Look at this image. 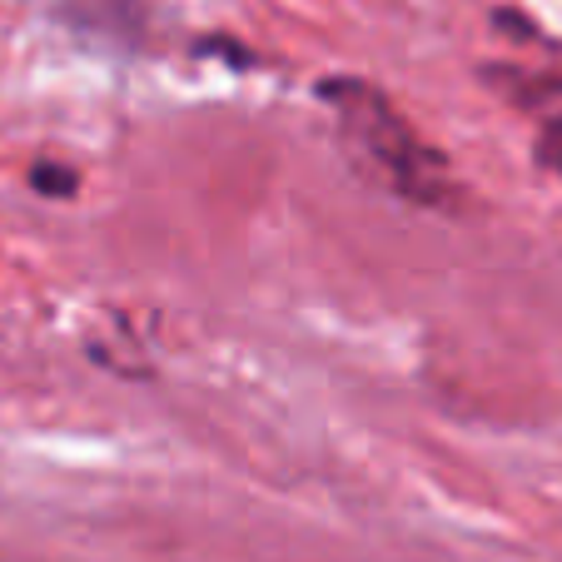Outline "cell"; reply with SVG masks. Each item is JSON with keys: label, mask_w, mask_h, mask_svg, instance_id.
I'll return each mask as SVG.
<instances>
[{"label": "cell", "mask_w": 562, "mask_h": 562, "mask_svg": "<svg viewBox=\"0 0 562 562\" xmlns=\"http://www.w3.org/2000/svg\"><path fill=\"white\" fill-rule=\"evenodd\" d=\"M318 100L334 110L349 155L359 159L383 190L404 194V200L424 204V210H453L463 200L448 159L398 115V105L379 86L353 80V75H334V80L318 86Z\"/></svg>", "instance_id": "1"}, {"label": "cell", "mask_w": 562, "mask_h": 562, "mask_svg": "<svg viewBox=\"0 0 562 562\" xmlns=\"http://www.w3.org/2000/svg\"><path fill=\"white\" fill-rule=\"evenodd\" d=\"M55 15L80 35H95V41L110 45H135L145 11H139V0H60Z\"/></svg>", "instance_id": "3"}, {"label": "cell", "mask_w": 562, "mask_h": 562, "mask_svg": "<svg viewBox=\"0 0 562 562\" xmlns=\"http://www.w3.org/2000/svg\"><path fill=\"white\" fill-rule=\"evenodd\" d=\"M488 80H503V95L538 115V165L562 175V75H528V70H483Z\"/></svg>", "instance_id": "2"}, {"label": "cell", "mask_w": 562, "mask_h": 562, "mask_svg": "<svg viewBox=\"0 0 562 562\" xmlns=\"http://www.w3.org/2000/svg\"><path fill=\"white\" fill-rule=\"evenodd\" d=\"M31 184L41 194H50V200H70L75 190H80V175L70 170V165H55V159H41L31 170Z\"/></svg>", "instance_id": "4"}]
</instances>
